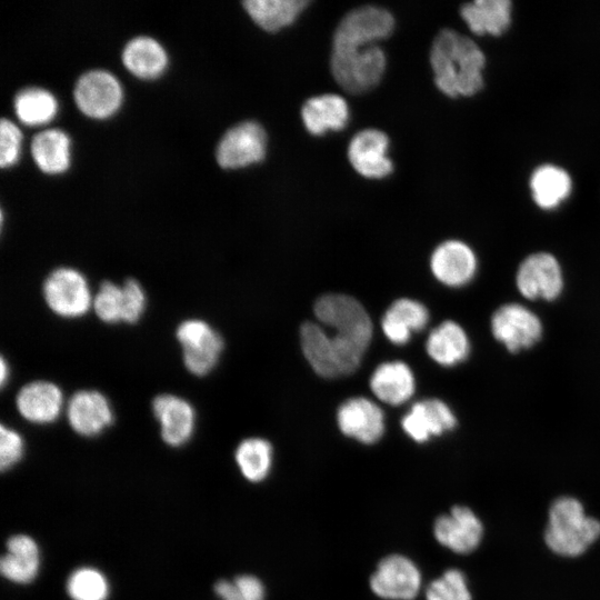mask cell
<instances>
[{
	"mask_svg": "<svg viewBox=\"0 0 600 600\" xmlns=\"http://www.w3.org/2000/svg\"><path fill=\"white\" fill-rule=\"evenodd\" d=\"M319 322L300 328L302 352L316 373L323 378L351 374L361 363L371 339L372 322L364 307L353 297L329 293L313 306Z\"/></svg>",
	"mask_w": 600,
	"mask_h": 600,
	"instance_id": "6da1fadb",
	"label": "cell"
},
{
	"mask_svg": "<svg viewBox=\"0 0 600 600\" xmlns=\"http://www.w3.org/2000/svg\"><path fill=\"white\" fill-rule=\"evenodd\" d=\"M434 82L444 94L472 96L483 86L486 58L470 38L451 29L441 30L430 50Z\"/></svg>",
	"mask_w": 600,
	"mask_h": 600,
	"instance_id": "7a4b0ae2",
	"label": "cell"
},
{
	"mask_svg": "<svg viewBox=\"0 0 600 600\" xmlns=\"http://www.w3.org/2000/svg\"><path fill=\"white\" fill-rule=\"evenodd\" d=\"M599 538L600 521L586 513L579 499L562 496L551 503L544 541L553 553L566 558L579 557Z\"/></svg>",
	"mask_w": 600,
	"mask_h": 600,
	"instance_id": "3957f363",
	"label": "cell"
},
{
	"mask_svg": "<svg viewBox=\"0 0 600 600\" xmlns=\"http://www.w3.org/2000/svg\"><path fill=\"white\" fill-rule=\"evenodd\" d=\"M331 71L336 81L351 93L376 87L386 69V54L376 43L332 46Z\"/></svg>",
	"mask_w": 600,
	"mask_h": 600,
	"instance_id": "277c9868",
	"label": "cell"
},
{
	"mask_svg": "<svg viewBox=\"0 0 600 600\" xmlns=\"http://www.w3.org/2000/svg\"><path fill=\"white\" fill-rule=\"evenodd\" d=\"M42 294L48 308L57 316L76 319L92 307V296L84 274L79 270L60 267L43 281Z\"/></svg>",
	"mask_w": 600,
	"mask_h": 600,
	"instance_id": "5b68a950",
	"label": "cell"
},
{
	"mask_svg": "<svg viewBox=\"0 0 600 600\" xmlns=\"http://www.w3.org/2000/svg\"><path fill=\"white\" fill-rule=\"evenodd\" d=\"M176 338L181 346L182 362L186 369L203 377L211 372L223 350V339L208 322L188 319L179 323Z\"/></svg>",
	"mask_w": 600,
	"mask_h": 600,
	"instance_id": "8992f818",
	"label": "cell"
},
{
	"mask_svg": "<svg viewBox=\"0 0 600 600\" xmlns=\"http://www.w3.org/2000/svg\"><path fill=\"white\" fill-rule=\"evenodd\" d=\"M267 136L254 121H244L230 128L220 139L216 158L226 169L243 168L260 162L266 157Z\"/></svg>",
	"mask_w": 600,
	"mask_h": 600,
	"instance_id": "52a82bcc",
	"label": "cell"
},
{
	"mask_svg": "<svg viewBox=\"0 0 600 600\" xmlns=\"http://www.w3.org/2000/svg\"><path fill=\"white\" fill-rule=\"evenodd\" d=\"M76 104L86 116L102 119L113 114L122 102V88L118 79L104 70L83 73L73 89Z\"/></svg>",
	"mask_w": 600,
	"mask_h": 600,
	"instance_id": "ba28073f",
	"label": "cell"
},
{
	"mask_svg": "<svg viewBox=\"0 0 600 600\" xmlns=\"http://www.w3.org/2000/svg\"><path fill=\"white\" fill-rule=\"evenodd\" d=\"M420 586L418 567L401 554L383 558L370 578L371 590L386 600H412Z\"/></svg>",
	"mask_w": 600,
	"mask_h": 600,
	"instance_id": "9c48e42d",
	"label": "cell"
},
{
	"mask_svg": "<svg viewBox=\"0 0 600 600\" xmlns=\"http://www.w3.org/2000/svg\"><path fill=\"white\" fill-rule=\"evenodd\" d=\"M494 338L511 352L530 348L541 337L540 319L528 308L509 303L500 307L491 318Z\"/></svg>",
	"mask_w": 600,
	"mask_h": 600,
	"instance_id": "30bf717a",
	"label": "cell"
},
{
	"mask_svg": "<svg viewBox=\"0 0 600 600\" xmlns=\"http://www.w3.org/2000/svg\"><path fill=\"white\" fill-rule=\"evenodd\" d=\"M393 28L394 19L388 10L374 6L360 7L339 22L332 44H371L388 38Z\"/></svg>",
	"mask_w": 600,
	"mask_h": 600,
	"instance_id": "8fae6325",
	"label": "cell"
},
{
	"mask_svg": "<svg viewBox=\"0 0 600 600\" xmlns=\"http://www.w3.org/2000/svg\"><path fill=\"white\" fill-rule=\"evenodd\" d=\"M437 541L447 549L466 554L474 551L483 537V524L472 509L454 506L437 518L433 526Z\"/></svg>",
	"mask_w": 600,
	"mask_h": 600,
	"instance_id": "7c38bea8",
	"label": "cell"
},
{
	"mask_svg": "<svg viewBox=\"0 0 600 600\" xmlns=\"http://www.w3.org/2000/svg\"><path fill=\"white\" fill-rule=\"evenodd\" d=\"M517 287L530 300L556 299L562 290L563 279L557 259L550 253L539 252L529 256L517 272Z\"/></svg>",
	"mask_w": 600,
	"mask_h": 600,
	"instance_id": "4fadbf2b",
	"label": "cell"
},
{
	"mask_svg": "<svg viewBox=\"0 0 600 600\" xmlns=\"http://www.w3.org/2000/svg\"><path fill=\"white\" fill-rule=\"evenodd\" d=\"M66 416L71 429L83 437H94L113 422L108 398L98 390H79L68 400Z\"/></svg>",
	"mask_w": 600,
	"mask_h": 600,
	"instance_id": "5bb4252c",
	"label": "cell"
},
{
	"mask_svg": "<svg viewBox=\"0 0 600 600\" xmlns=\"http://www.w3.org/2000/svg\"><path fill=\"white\" fill-rule=\"evenodd\" d=\"M151 408L160 424L161 438L168 446L181 447L190 440L196 427V411L188 400L160 393L152 399Z\"/></svg>",
	"mask_w": 600,
	"mask_h": 600,
	"instance_id": "9a60e30c",
	"label": "cell"
},
{
	"mask_svg": "<svg viewBox=\"0 0 600 600\" xmlns=\"http://www.w3.org/2000/svg\"><path fill=\"white\" fill-rule=\"evenodd\" d=\"M337 421L344 436L366 444L377 442L384 431L383 411L362 397L346 400L338 409Z\"/></svg>",
	"mask_w": 600,
	"mask_h": 600,
	"instance_id": "2e32d148",
	"label": "cell"
},
{
	"mask_svg": "<svg viewBox=\"0 0 600 600\" xmlns=\"http://www.w3.org/2000/svg\"><path fill=\"white\" fill-rule=\"evenodd\" d=\"M389 139L382 131L366 129L350 141L348 158L353 169L366 178L381 179L393 169L387 156Z\"/></svg>",
	"mask_w": 600,
	"mask_h": 600,
	"instance_id": "e0dca14e",
	"label": "cell"
},
{
	"mask_svg": "<svg viewBox=\"0 0 600 600\" xmlns=\"http://www.w3.org/2000/svg\"><path fill=\"white\" fill-rule=\"evenodd\" d=\"M16 407L24 420L34 424H49L61 414L63 394L51 381H31L18 391Z\"/></svg>",
	"mask_w": 600,
	"mask_h": 600,
	"instance_id": "ac0fdd59",
	"label": "cell"
},
{
	"mask_svg": "<svg viewBox=\"0 0 600 600\" xmlns=\"http://www.w3.org/2000/svg\"><path fill=\"white\" fill-rule=\"evenodd\" d=\"M433 276L449 287H461L473 278L477 259L472 249L458 240L438 246L430 259Z\"/></svg>",
	"mask_w": 600,
	"mask_h": 600,
	"instance_id": "d6986e66",
	"label": "cell"
},
{
	"mask_svg": "<svg viewBox=\"0 0 600 600\" xmlns=\"http://www.w3.org/2000/svg\"><path fill=\"white\" fill-rule=\"evenodd\" d=\"M456 423L451 409L439 399L416 402L401 420L404 432L417 442L428 441L432 436L452 430Z\"/></svg>",
	"mask_w": 600,
	"mask_h": 600,
	"instance_id": "ffe728a7",
	"label": "cell"
},
{
	"mask_svg": "<svg viewBox=\"0 0 600 600\" xmlns=\"http://www.w3.org/2000/svg\"><path fill=\"white\" fill-rule=\"evenodd\" d=\"M429 311L420 302L401 298L391 303L382 317L381 326L386 337L394 344H404L411 333L424 329Z\"/></svg>",
	"mask_w": 600,
	"mask_h": 600,
	"instance_id": "44dd1931",
	"label": "cell"
},
{
	"mask_svg": "<svg viewBox=\"0 0 600 600\" xmlns=\"http://www.w3.org/2000/svg\"><path fill=\"white\" fill-rule=\"evenodd\" d=\"M301 118L311 134L322 136L329 130L339 131L348 123V103L337 94L312 97L304 102Z\"/></svg>",
	"mask_w": 600,
	"mask_h": 600,
	"instance_id": "7402d4cb",
	"label": "cell"
},
{
	"mask_svg": "<svg viewBox=\"0 0 600 600\" xmlns=\"http://www.w3.org/2000/svg\"><path fill=\"white\" fill-rule=\"evenodd\" d=\"M370 388L382 402L399 406L413 394L414 377L404 362H384L373 371Z\"/></svg>",
	"mask_w": 600,
	"mask_h": 600,
	"instance_id": "603a6c76",
	"label": "cell"
},
{
	"mask_svg": "<svg viewBox=\"0 0 600 600\" xmlns=\"http://www.w3.org/2000/svg\"><path fill=\"white\" fill-rule=\"evenodd\" d=\"M39 566V548L31 537L17 534L7 541V553L0 561V571L6 579L29 583L37 577Z\"/></svg>",
	"mask_w": 600,
	"mask_h": 600,
	"instance_id": "cb8c5ba5",
	"label": "cell"
},
{
	"mask_svg": "<svg viewBox=\"0 0 600 600\" xmlns=\"http://www.w3.org/2000/svg\"><path fill=\"white\" fill-rule=\"evenodd\" d=\"M511 10L509 0H476L464 3L460 13L473 33L500 36L510 24Z\"/></svg>",
	"mask_w": 600,
	"mask_h": 600,
	"instance_id": "d4e9b609",
	"label": "cell"
},
{
	"mask_svg": "<svg viewBox=\"0 0 600 600\" xmlns=\"http://www.w3.org/2000/svg\"><path fill=\"white\" fill-rule=\"evenodd\" d=\"M126 68L142 79L160 76L167 67L168 57L163 47L153 38L139 36L131 39L122 52Z\"/></svg>",
	"mask_w": 600,
	"mask_h": 600,
	"instance_id": "484cf974",
	"label": "cell"
},
{
	"mask_svg": "<svg viewBox=\"0 0 600 600\" xmlns=\"http://www.w3.org/2000/svg\"><path fill=\"white\" fill-rule=\"evenodd\" d=\"M428 354L441 366H454L470 352V342L464 330L453 321H444L434 328L427 340Z\"/></svg>",
	"mask_w": 600,
	"mask_h": 600,
	"instance_id": "4316f807",
	"label": "cell"
},
{
	"mask_svg": "<svg viewBox=\"0 0 600 600\" xmlns=\"http://www.w3.org/2000/svg\"><path fill=\"white\" fill-rule=\"evenodd\" d=\"M31 154L43 172H63L70 166V139L62 130H43L32 138Z\"/></svg>",
	"mask_w": 600,
	"mask_h": 600,
	"instance_id": "83f0119b",
	"label": "cell"
},
{
	"mask_svg": "<svg viewBox=\"0 0 600 600\" xmlns=\"http://www.w3.org/2000/svg\"><path fill=\"white\" fill-rule=\"evenodd\" d=\"M309 3L308 0H247L242 4L259 27L274 32L290 26Z\"/></svg>",
	"mask_w": 600,
	"mask_h": 600,
	"instance_id": "f1b7e54d",
	"label": "cell"
},
{
	"mask_svg": "<svg viewBox=\"0 0 600 600\" xmlns=\"http://www.w3.org/2000/svg\"><path fill=\"white\" fill-rule=\"evenodd\" d=\"M534 202L542 209H553L570 193V176L561 168L544 164L534 170L530 179Z\"/></svg>",
	"mask_w": 600,
	"mask_h": 600,
	"instance_id": "f546056e",
	"label": "cell"
},
{
	"mask_svg": "<svg viewBox=\"0 0 600 600\" xmlns=\"http://www.w3.org/2000/svg\"><path fill=\"white\" fill-rule=\"evenodd\" d=\"M13 107L19 120L28 126L50 122L58 111L54 96L37 87L20 90L14 98Z\"/></svg>",
	"mask_w": 600,
	"mask_h": 600,
	"instance_id": "4dcf8cb0",
	"label": "cell"
},
{
	"mask_svg": "<svg viewBox=\"0 0 600 600\" xmlns=\"http://www.w3.org/2000/svg\"><path fill=\"white\" fill-rule=\"evenodd\" d=\"M234 458L242 476L251 482H259L270 471L272 448L264 439L248 438L238 444Z\"/></svg>",
	"mask_w": 600,
	"mask_h": 600,
	"instance_id": "1f68e13d",
	"label": "cell"
},
{
	"mask_svg": "<svg viewBox=\"0 0 600 600\" xmlns=\"http://www.w3.org/2000/svg\"><path fill=\"white\" fill-rule=\"evenodd\" d=\"M67 591L72 600H107L109 583L98 569L83 567L70 574Z\"/></svg>",
	"mask_w": 600,
	"mask_h": 600,
	"instance_id": "d6a6232c",
	"label": "cell"
},
{
	"mask_svg": "<svg viewBox=\"0 0 600 600\" xmlns=\"http://www.w3.org/2000/svg\"><path fill=\"white\" fill-rule=\"evenodd\" d=\"M92 308L96 316L106 323L123 322L124 294L122 284L112 281L101 282L93 297Z\"/></svg>",
	"mask_w": 600,
	"mask_h": 600,
	"instance_id": "836d02e7",
	"label": "cell"
},
{
	"mask_svg": "<svg viewBox=\"0 0 600 600\" xmlns=\"http://www.w3.org/2000/svg\"><path fill=\"white\" fill-rule=\"evenodd\" d=\"M427 600H472L467 578L458 569H449L433 580L426 592Z\"/></svg>",
	"mask_w": 600,
	"mask_h": 600,
	"instance_id": "e575fe53",
	"label": "cell"
},
{
	"mask_svg": "<svg viewBox=\"0 0 600 600\" xmlns=\"http://www.w3.org/2000/svg\"><path fill=\"white\" fill-rule=\"evenodd\" d=\"M21 131L9 119L0 121V166L2 168L14 164L20 154Z\"/></svg>",
	"mask_w": 600,
	"mask_h": 600,
	"instance_id": "d590c367",
	"label": "cell"
},
{
	"mask_svg": "<svg viewBox=\"0 0 600 600\" xmlns=\"http://www.w3.org/2000/svg\"><path fill=\"white\" fill-rule=\"evenodd\" d=\"M0 468L11 469L22 458L24 443L21 434L4 424L0 426Z\"/></svg>",
	"mask_w": 600,
	"mask_h": 600,
	"instance_id": "8d00e7d4",
	"label": "cell"
},
{
	"mask_svg": "<svg viewBox=\"0 0 600 600\" xmlns=\"http://www.w3.org/2000/svg\"><path fill=\"white\" fill-rule=\"evenodd\" d=\"M122 289L124 294L123 322L133 324L140 320L146 310L147 296L142 286L132 278L122 283Z\"/></svg>",
	"mask_w": 600,
	"mask_h": 600,
	"instance_id": "74e56055",
	"label": "cell"
},
{
	"mask_svg": "<svg viewBox=\"0 0 600 600\" xmlns=\"http://www.w3.org/2000/svg\"><path fill=\"white\" fill-rule=\"evenodd\" d=\"M237 586L241 600H263L264 587L254 576L242 574L233 581Z\"/></svg>",
	"mask_w": 600,
	"mask_h": 600,
	"instance_id": "f35d334b",
	"label": "cell"
},
{
	"mask_svg": "<svg viewBox=\"0 0 600 600\" xmlns=\"http://www.w3.org/2000/svg\"><path fill=\"white\" fill-rule=\"evenodd\" d=\"M214 591L222 600H241L234 582L220 580L214 584Z\"/></svg>",
	"mask_w": 600,
	"mask_h": 600,
	"instance_id": "ab89813d",
	"label": "cell"
},
{
	"mask_svg": "<svg viewBox=\"0 0 600 600\" xmlns=\"http://www.w3.org/2000/svg\"><path fill=\"white\" fill-rule=\"evenodd\" d=\"M0 369H1V374H0L1 386H4L9 377V366L6 362L3 357H1Z\"/></svg>",
	"mask_w": 600,
	"mask_h": 600,
	"instance_id": "60d3db41",
	"label": "cell"
}]
</instances>
